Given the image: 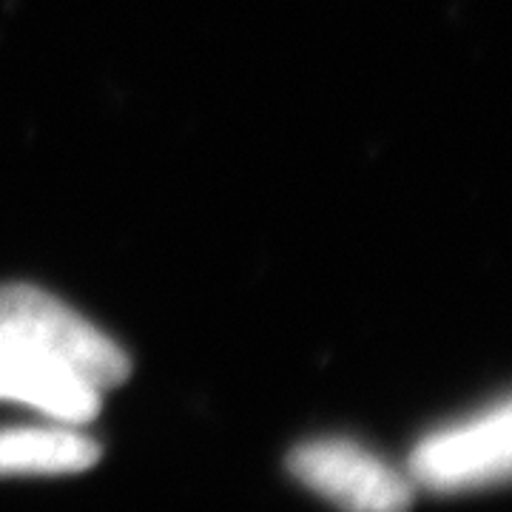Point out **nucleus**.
<instances>
[{
    "mask_svg": "<svg viewBox=\"0 0 512 512\" xmlns=\"http://www.w3.org/2000/svg\"><path fill=\"white\" fill-rule=\"evenodd\" d=\"M0 348L69 367L100 393L126 382L131 365L103 330L35 285H0Z\"/></svg>",
    "mask_w": 512,
    "mask_h": 512,
    "instance_id": "f257e3e1",
    "label": "nucleus"
},
{
    "mask_svg": "<svg viewBox=\"0 0 512 512\" xmlns=\"http://www.w3.org/2000/svg\"><path fill=\"white\" fill-rule=\"evenodd\" d=\"M512 410L501 402L490 413L439 430L419 441L410 478L430 493H464L510 478Z\"/></svg>",
    "mask_w": 512,
    "mask_h": 512,
    "instance_id": "f03ea898",
    "label": "nucleus"
},
{
    "mask_svg": "<svg viewBox=\"0 0 512 512\" xmlns=\"http://www.w3.org/2000/svg\"><path fill=\"white\" fill-rule=\"evenodd\" d=\"M288 470L342 512H407L413 504L410 478L353 441H308L293 450Z\"/></svg>",
    "mask_w": 512,
    "mask_h": 512,
    "instance_id": "7ed1b4c3",
    "label": "nucleus"
},
{
    "mask_svg": "<svg viewBox=\"0 0 512 512\" xmlns=\"http://www.w3.org/2000/svg\"><path fill=\"white\" fill-rule=\"evenodd\" d=\"M0 399L43 410L66 424H86L100 410V390L69 367L0 348Z\"/></svg>",
    "mask_w": 512,
    "mask_h": 512,
    "instance_id": "20e7f679",
    "label": "nucleus"
},
{
    "mask_svg": "<svg viewBox=\"0 0 512 512\" xmlns=\"http://www.w3.org/2000/svg\"><path fill=\"white\" fill-rule=\"evenodd\" d=\"M97 461V441L69 427L0 430V476H66Z\"/></svg>",
    "mask_w": 512,
    "mask_h": 512,
    "instance_id": "39448f33",
    "label": "nucleus"
}]
</instances>
